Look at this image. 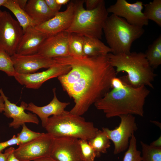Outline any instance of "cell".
<instances>
[{"mask_svg":"<svg viewBox=\"0 0 161 161\" xmlns=\"http://www.w3.org/2000/svg\"><path fill=\"white\" fill-rule=\"evenodd\" d=\"M2 6L10 10L15 15L24 33L29 27H35L37 23L28 15L24 10L21 8L15 0H6Z\"/></svg>","mask_w":161,"mask_h":161,"instance_id":"obj_21","label":"cell"},{"mask_svg":"<svg viewBox=\"0 0 161 161\" xmlns=\"http://www.w3.org/2000/svg\"><path fill=\"white\" fill-rule=\"evenodd\" d=\"M11 57L16 73L20 74L35 73L40 69H48L56 64L53 58L38 53L26 55L16 53Z\"/></svg>","mask_w":161,"mask_h":161,"instance_id":"obj_14","label":"cell"},{"mask_svg":"<svg viewBox=\"0 0 161 161\" xmlns=\"http://www.w3.org/2000/svg\"><path fill=\"white\" fill-rule=\"evenodd\" d=\"M15 1L21 8L24 10L28 0H15Z\"/></svg>","mask_w":161,"mask_h":161,"instance_id":"obj_36","label":"cell"},{"mask_svg":"<svg viewBox=\"0 0 161 161\" xmlns=\"http://www.w3.org/2000/svg\"><path fill=\"white\" fill-rule=\"evenodd\" d=\"M4 108V100L3 97L0 95V113L3 112Z\"/></svg>","mask_w":161,"mask_h":161,"instance_id":"obj_38","label":"cell"},{"mask_svg":"<svg viewBox=\"0 0 161 161\" xmlns=\"http://www.w3.org/2000/svg\"><path fill=\"white\" fill-rule=\"evenodd\" d=\"M143 5L141 1L130 3L126 0H117L107 8V10L109 13L123 18L132 25L143 28L148 24V20L142 12Z\"/></svg>","mask_w":161,"mask_h":161,"instance_id":"obj_10","label":"cell"},{"mask_svg":"<svg viewBox=\"0 0 161 161\" xmlns=\"http://www.w3.org/2000/svg\"><path fill=\"white\" fill-rule=\"evenodd\" d=\"M110 90L94 105L108 118L128 114L143 117L144 106L150 91L145 86L134 87L124 77L113 78Z\"/></svg>","mask_w":161,"mask_h":161,"instance_id":"obj_2","label":"cell"},{"mask_svg":"<svg viewBox=\"0 0 161 161\" xmlns=\"http://www.w3.org/2000/svg\"><path fill=\"white\" fill-rule=\"evenodd\" d=\"M50 156L57 161H82L79 139L69 137H54Z\"/></svg>","mask_w":161,"mask_h":161,"instance_id":"obj_11","label":"cell"},{"mask_svg":"<svg viewBox=\"0 0 161 161\" xmlns=\"http://www.w3.org/2000/svg\"><path fill=\"white\" fill-rule=\"evenodd\" d=\"M84 38V37L78 34L69 33L68 46L69 56L76 58L85 56L83 52Z\"/></svg>","mask_w":161,"mask_h":161,"instance_id":"obj_24","label":"cell"},{"mask_svg":"<svg viewBox=\"0 0 161 161\" xmlns=\"http://www.w3.org/2000/svg\"><path fill=\"white\" fill-rule=\"evenodd\" d=\"M142 161H161V148H156L140 142Z\"/></svg>","mask_w":161,"mask_h":161,"instance_id":"obj_26","label":"cell"},{"mask_svg":"<svg viewBox=\"0 0 161 161\" xmlns=\"http://www.w3.org/2000/svg\"><path fill=\"white\" fill-rule=\"evenodd\" d=\"M0 94L4 100V114L8 118L13 119V121L9 124V127L17 129L26 123L39 124V121L36 114L25 112L28 105L27 103L22 101L20 106H17L9 100L0 88Z\"/></svg>","mask_w":161,"mask_h":161,"instance_id":"obj_15","label":"cell"},{"mask_svg":"<svg viewBox=\"0 0 161 161\" xmlns=\"http://www.w3.org/2000/svg\"><path fill=\"white\" fill-rule=\"evenodd\" d=\"M82 161H94L97 154L88 142L83 139H79Z\"/></svg>","mask_w":161,"mask_h":161,"instance_id":"obj_29","label":"cell"},{"mask_svg":"<svg viewBox=\"0 0 161 161\" xmlns=\"http://www.w3.org/2000/svg\"><path fill=\"white\" fill-rule=\"evenodd\" d=\"M102 0H84L86 9L88 10H94L97 8L102 2Z\"/></svg>","mask_w":161,"mask_h":161,"instance_id":"obj_33","label":"cell"},{"mask_svg":"<svg viewBox=\"0 0 161 161\" xmlns=\"http://www.w3.org/2000/svg\"><path fill=\"white\" fill-rule=\"evenodd\" d=\"M150 145L153 147L156 148H161V136L152 142Z\"/></svg>","mask_w":161,"mask_h":161,"instance_id":"obj_35","label":"cell"},{"mask_svg":"<svg viewBox=\"0 0 161 161\" xmlns=\"http://www.w3.org/2000/svg\"><path fill=\"white\" fill-rule=\"evenodd\" d=\"M57 3L60 6H62V5L66 4L69 3L70 1L69 0H55Z\"/></svg>","mask_w":161,"mask_h":161,"instance_id":"obj_39","label":"cell"},{"mask_svg":"<svg viewBox=\"0 0 161 161\" xmlns=\"http://www.w3.org/2000/svg\"><path fill=\"white\" fill-rule=\"evenodd\" d=\"M0 70L8 76H14L16 73L11 56L4 50L0 49Z\"/></svg>","mask_w":161,"mask_h":161,"instance_id":"obj_28","label":"cell"},{"mask_svg":"<svg viewBox=\"0 0 161 161\" xmlns=\"http://www.w3.org/2000/svg\"><path fill=\"white\" fill-rule=\"evenodd\" d=\"M54 137L47 133L29 141L19 145L13 154L21 161H34L41 157L50 156Z\"/></svg>","mask_w":161,"mask_h":161,"instance_id":"obj_9","label":"cell"},{"mask_svg":"<svg viewBox=\"0 0 161 161\" xmlns=\"http://www.w3.org/2000/svg\"><path fill=\"white\" fill-rule=\"evenodd\" d=\"M144 10L143 13L149 20L155 22L161 27V0H154L149 3L143 4Z\"/></svg>","mask_w":161,"mask_h":161,"instance_id":"obj_25","label":"cell"},{"mask_svg":"<svg viewBox=\"0 0 161 161\" xmlns=\"http://www.w3.org/2000/svg\"><path fill=\"white\" fill-rule=\"evenodd\" d=\"M22 126V129L21 131L16 136L20 142V144L29 141L44 134L35 132L30 130L27 127L25 124H23Z\"/></svg>","mask_w":161,"mask_h":161,"instance_id":"obj_30","label":"cell"},{"mask_svg":"<svg viewBox=\"0 0 161 161\" xmlns=\"http://www.w3.org/2000/svg\"><path fill=\"white\" fill-rule=\"evenodd\" d=\"M150 66L153 69L161 64V35L148 47L144 53Z\"/></svg>","mask_w":161,"mask_h":161,"instance_id":"obj_22","label":"cell"},{"mask_svg":"<svg viewBox=\"0 0 161 161\" xmlns=\"http://www.w3.org/2000/svg\"><path fill=\"white\" fill-rule=\"evenodd\" d=\"M20 144V142L15 135L13 136V137L10 140L6 141L0 143V152L9 146Z\"/></svg>","mask_w":161,"mask_h":161,"instance_id":"obj_31","label":"cell"},{"mask_svg":"<svg viewBox=\"0 0 161 161\" xmlns=\"http://www.w3.org/2000/svg\"><path fill=\"white\" fill-rule=\"evenodd\" d=\"M84 3V0H78L72 23L65 31L101 40L103 26L109 16L105 1L102 0L97 8L91 10L85 9Z\"/></svg>","mask_w":161,"mask_h":161,"instance_id":"obj_6","label":"cell"},{"mask_svg":"<svg viewBox=\"0 0 161 161\" xmlns=\"http://www.w3.org/2000/svg\"><path fill=\"white\" fill-rule=\"evenodd\" d=\"M34 161H57L50 156L45 157L38 159Z\"/></svg>","mask_w":161,"mask_h":161,"instance_id":"obj_37","label":"cell"},{"mask_svg":"<svg viewBox=\"0 0 161 161\" xmlns=\"http://www.w3.org/2000/svg\"><path fill=\"white\" fill-rule=\"evenodd\" d=\"M69 35V33L64 31L48 36L37 53L52 58L69 56L68 47Z\"/></svg>","mask_w":161,"mask_h":161,"instance_id":"obj_16","label":"cell"},{"mask_svg":"<svg viewBox=\"0 0 161 161\" xmlns=\"http://www.w3.org/2000/svg\"><path fill=\"white\" fill-rule=\"evenodd\" d=\"M53 59L57 63L71 67L68 73L58 78L63 90L74 100L75 105L69 112L75 114H83L102 97L111 88V80L116 76L107 55Z\"/></svg>","mask_w":161,"mask_h":161,"instance_id":"obj_1","label":"cell"},{"mask_svg":"<svg viewBox=\"0 0 161 161\" xmlns=\"http://www.w3.org/2000/svg\"><path fill=\"white\" fill-rule=\"evenodd\" d=\"M8 161H21L18 160L14 156L13 153L10 156Z\"/></svg>","mask_w":161,"mask_h":161,"instance_id":"obj_40","label":"cell"},{"mask_svg":"<svg viewBox=\"0 0 161 161\" xmlns=\"http://www.w3.org/2000/svg\"><path fill=\"white\" fill-rule=\"evenodd\" d=\"M6 0H0V7L5 3ZM3 11L0 9V16L1 14Z\"/></svg>","mask_w":161,"mask_h":161,"instance_id":"obj_41","label":"cell"},{"mask_svg":"<svg viewBox=\"0 0 161 161\" xmlns=\"http://www.w3.org/2000/svg\"><path fill=\"white\" fill-rule=\"evenodd\" d=\"M108 47L114 55L129 54L133 43L140 38L145 30L132 25L124 18L112 14L107 18L103 29Z\"/></svg>","mask_w":161,"mask_h":161,"instance_id":"obj_4","label":"cell"},{"mask_svg":"<svg viewBox=\"0 0 161 161\" xmlns=\"http://www.w3.org/2000/svg\"><path fill=\"white\" fill-rule=\"evenodd\" d=\"M137 141L134 134L130 139L128 149L125 153L123 161H142L141 153L137 149Z\"/></svg>","mask_w":161,"mask_h":161,"instance_id":"obj_27","label":"cell"},{"mask_svg":"<svg viewBox=\"0 0 161 161\" xmlns=\"http://www.w3.org/2000/svg\"><path fill=\"white\" fill-rule=\"evenodd\" d=\"M24 10L37 25L46 21L55 15L49 10L44 0H28Z\"/></svg>","mask_w":161,"mask_h":161,"instance_id":"obj_19","label":"cell"},{"mask_svg":"<svg viewBox=\"0 0 161 161\" xmlns=\"http://www.w3.org/2000/svg\"><path fill=\"white\" fill-rule=\"evenodd\" d=\"M83 52L85 56L93 57L106 55L112 51L99 39L84 37Z\"/></svg>","mask_w":161,"mask_h":161,"instance_id":"obj_20","label":"cell"},{"mask_svg":"<svg viewBox=\"0 0 161 161\" xmlns=\"http://www.w3.org/2000/svg\"><path fill=\"white\" fill-rule=\"evenodd\" d=\"M71 69L69 65L56 63L43 72L26 74L16 73L14 77L19 83L26 88L37 89L47 80L64 75Z\"/></svg>","mask_w":161,"mask_h":161,"instance_id":"obj_12","label":"cell"},{"mask_svg":"<svg viewBox=\"0 0 161 161\" xmlns=\"http://www.w3.org/2000/svg\"><path fill=\"white\" fill-rule=\"evenodd\" d=\"M48 7L55 14L59 12L61 6L58 5L55 0H44Z\"/></svg>","mask_w":161,"mask_h":161,"instance_id":"obj_32","label":"cell"},{"mask_svg":"<svg viewBox=\"0 0 161 161\" xmlns=\"http://www.w3.org/2000/svg\"><path fill=\"white\" fill-rule=\"evenodd\" d=\"M107 56L116 74L121 72L127 74L124 77L130 85L134 87L145 86L154 88L152 83L156 75L144 53L134 52L119 55L110 53Z\"/></svg>","mask_w":161,"mask_h":161,"instance_id":"obj_3","label":"cell"},{"mask_svg":"<svg viewBox=\"0 0 161 161\" xmlns=\"http://www.w3.org/2000/svg\"><path fill=\"white\" fill-rule=\"evenodd\" d=\"M88 142L96 152L97 157L100 156L101 153H106L111 145L110 140L102 130H99L95 136Z\"/></svg>","mask_w":161,"mask_h":161,"instance_id":"obj_23","label":"cell"},{"mask_svg":"<svg viewBox=\"0 0 161 161\" xmlns=\"http://www.w3.org/2000/svg\"><path fill=\"white\" fill-rule=\"evenodd\" d=\"M78 1H70L64 11L59 12L48 20L36 25L35 28L48 36L65 31L72 23Z\"/></svg>","mask_w":161,"mask_h":161,"instance_id":"obj_13","label":"cell"},{"mask_svg":"<svg viewBox=\"0 0 161 161\" xmlns=\"http://www.w3.org/2000/svg\"><path fill=\"white\" fill-rule=\"evenodd\" d=\"M151 122L155 124L157 126H159L160 127V126L161 127V124L159 122L155 121H152Z\"/></svg>","mask_w":161,"mask_h":161,"instance_id":"obj_42","label":"cell"},{"mask_svg":"<svg viewBox=\"0 0 161 161\" xmlns=\"http://www.w3.org/2000/svg\"><path fill=\"white\" fill-rule=\"evenodd\" d=\"M48 36L35 27H30L24 33L16 53L26 55L37 53L40 47Z\"/></svg>","mask_w":161,"mask_h":161,"instance_id":"obj_17","label":"cell"},{"mask_svg":"<svg viewBox=\"0 0 161 161\" xmlns=\"http://www.w3.org/2000/svg\"><path fill=\"white\" fill-rule=\"evenodd\" d=\"M119 117L120 122L114 129L111 130L107 128H102V130L114 144L113 152L115 155L128 148L131 137L138 129L135 117L133 115H123Z\"/></svg>","mask_w":161,"mask_h":161,"instance_id":"obj_8","label":"cell"},{"mask_svg":"<svg viewBox=\"0 0 161 161\" xmlns=\"http://www.w3.org/2000/svg\"><path fill=\"white\" fill-rule=\"evenodd\" d=\"M15 148L11 147L5 150L4 153L0 152V161H8L11 154L14 151Z\"/></svg>","mask_w":161,"mask_h":161,"instance_id":"obj_34","label":"cell"},{"mask_svg":"<svg viewBox=\"0 0 161 161\" xmlns=\"http://www.w3.org/2000/svg\"><path fill=\"white\" fill-rule=\"evenodd\" d=\"M24 34L17 20L9 13L4 11L0 16V49L11 56L16 49Z\"/></svg>","mask_w":161,"mask_h":161,"instance_id":"obj_7","label":"cell"},{"mask_svg":"<svg viewBox=\"0 0 161 161\" xmlns=\"http://www.w3.org/2000/svg\"><path fill=\"white\" fill-rule=\"evenodd\" d=\"M53 97L48 104L42 106H36L33 103L28 104L26 110L32 112L40 118L42 127H44L49 117L59 115L62 113L66 108L70 104L69 102H62L58 98L56 95V88L52 89Z\"/></svg>","mask_w":161,"mask_h":161,"instance_id":"obj_18","label":"cell"},{"mask_svg":"<svg viewBox=\"0 0 161 161\" xmlns=\"http://www.w3.org/2000/svg\"><path fill=\"white\" fill-rule=\"evenodd\" d=\"M44 128L54 137H69L88 141L95 137L99 130L92 122L66 110L49 117Z\"/></svg>","mask_w":161,"mask_h":161,"instance_id":"obj_5","label":"cell"}]
</instances>
